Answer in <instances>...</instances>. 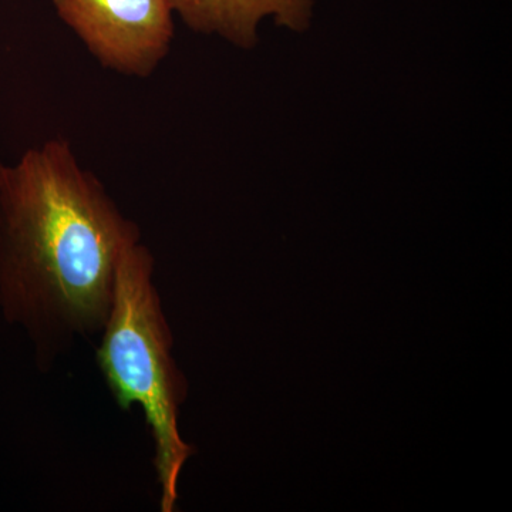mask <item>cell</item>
Here are the masks:
<instances>
[{"instance_id": "cell-3", "label": "cell", "mask_w": 512, "mask_h": 512, "mask_svg": "<svg viewBox=\"0 0 512 512\" xmlns=\"http://www.w3.org/2000/svg\"><path fill=\"white\" fill-rule=\"evenodd\" d=\"M59 18L97 62L124 76L147 77L170 52L168 0H52Z\"/></svg>"}, {"instance_id": "cell-1", "label": "cell", "mask_w": 512, "mask_h": 512, "mask_svg": "<svg viewBox=\"0 0 512 512\" xmlns=\"http://www.w3.org/2000/svg\"><path fill=\"white\" fill-rule=\"evenodd\" d=\"M140 238L64 138L0 164V303L40 357L103 329L120 256Z\"/></svg>"}, {"instance_id": "cell-4", "label": "cell", "mask_w": 512, "mask_h": 512, "mask_svg": "<svg viewBox=\"0 0 512 512\" xmlns=\"http://www.w3.org/2000/svg\"><path fill=\"white\" fill-rule=\"evenodd\" d=\"M175 15L188 28L204 35H217L239 49L258 43L262 20L292 32L309 29L315 0H168Z\"/></svg>"}, {"instance_id": "cell-2", "label": "cell", "mask_w": 512, "mask_h": 512, "mask_svg": "<svg viewBox=\"0 0 512 512\" xmlns=\"http://www.w3.org/2000/svg\"><path fill=\"white\" fill-rule=\"evenodd\" d=\"M154 258L140 241L124 248L97 365L121 410H143L154 444L160 508L175 511L178 477L195 448L178 430L187 382L173 357V335L153 281Z\"/></svg>"}]
</instances>
